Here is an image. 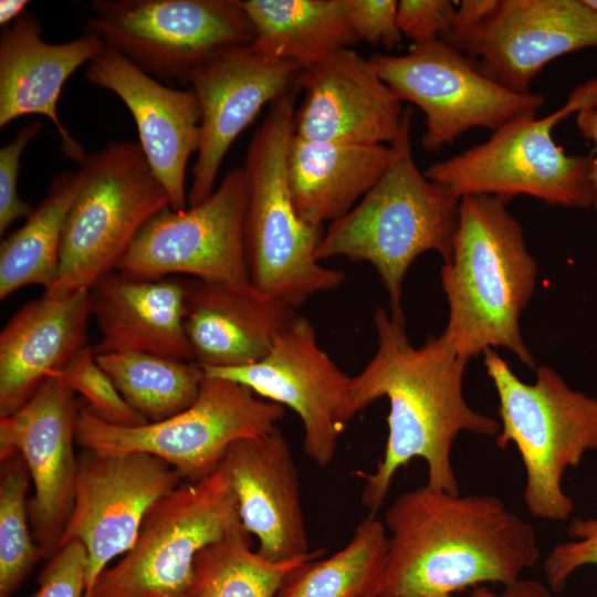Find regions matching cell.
Wrapping results in <instances>:
<instances>
[{
    "label": "cell",
    "mask_w": 597,
    "mask_h": 597,
    "mask_svg": "<svg viewBox=\"0 0 597 597\" xmlns=\"http://www.w3.org/2000/svg\"><path fill=\"white\" fill-rule=\"evenodd\" d=\"M375 355L356 376L341 413L344 427L375 400H389L388 436L381 459L364 481L363 506L375 516L388 496L395 474L413 459L426 461L429 486L460 494L451 460L462 431L496 437L500 421L472 409L463 396L469 360L461 358L440 334L421 347L411 345L405 320L384 308L374 314Z\"/></svg>",
    "instance_id": "6da1fadb"
},
{
    "label": "cell",
    "mask_w": 597,
    "mask_h": 597,
    "mask_svg": "<svg viewBox=\"0 0 597 597\" xmlns=\"http://www.w3.org/2000/svg\"><path fill=\"white\" fill-rule=\"evenodd\" d=\"M387 554L378 597H453L486 583L510 586L541 551L533 525L492 494H452L428 484L385 513Z\"/></svg>",
    "instance_id": "7a4b0ae2"
},
{
    "label": "cell",
    "mask_w": 597,
    "mask_h": 597,
    "mask_svg": "<svg viewBox=\"0 0 597 597\" xmlns=\"http://www.w3.org/2000/svg\"><path fill=\"white\" fill-rule=\"evenodd\" d=\"M440 275L449 307L441 335L461 358L503 347L536 369L520 316L534 293L537 263L505 200L489 195L460 198L452 255Z\"/></svg>",
    "instance_id": "3957f363"
},
{
    "label": "cell",
    "mask_w": 597,
    "mask_h": 597,
    "mask_svg": "<svg viewBox=\"0 0 597 597\" xmlns=\"http://www.w3.org/2000/svg\"><path fill=\"white\" fill-rule=\"evenodd\" d=\"M412 112L405 108L399 136L389 145L391 160L371 189L324 231L318 261L345 256L370 263L389 297V314L405 320L402 284L409 266L428 252L450 260L459 222L460 198L430 180L413 159Z\"/></svg>",
    "instance_id": "277c9868"
},
{
    "label": "cell",
    "mask_w": 597,
    "mask_h": 597,
    "mask_svg": "<svg viewBox=\"0 0 597 597\" xmlns=\"http://www.w3.org/2000/svg\"><path fill=\"white\" fill-rule=\"evenodd\" d=\"M301 82L270 104L253 134L243 166L248 199L244 245L250 284L296 310L311 296L333 291L345 274L316 259L323 227L303 221L287 185V153Z\"/></svg>",
    "instance_id": "5b68a950"
},
{
    "label": "cell",
    "mask_w": 597,
    "mask_h": 597,
    "mask_svg": "<svg viewBox=\"0 0 597 597\" xmlns=\"http://www.w3.org/2000/svg\"><path fill=\"white\" fill-rule=\"evenodd\" d=\"M483 364L499 397L495 444L517 448L530 514L552 522L568 520L574 502L562 489V479L597 449V399L572 389L548 366L536 367L535 381L526 384L495 348L483 352Z\"/></svg>",
    "instance_id": "8992f818"
},
{
    "label": "cell",
    "mask_w": 597,
    "mask_h": 597,
    "mask_svg": "<svg viewBox=\"0 0 597 597\" xmlns=\"http://www.w3.org/2000/svg\"><path fill=\"white\" fill-rule=\"evenodd\" d=\"M597 103V78L576 86L566 103L537 118L522 116L450 158L431 164L425 176L459 198L489 195L507 202L527 195L551 206L594 207L591 155H569L556 144L553 128L580 108Z\"/></svg>",
    "instance_id": "52a82bcc"
},
{
    "label": "cell",
    "mask_w": 597,
    "mask_h": 597,
    "mask_svg": "<svg viewBox=\"0 0 597 597\" xmlns=\"http://www.w3.org/2000/svg\"><path fill=\"white\" fill-rule=\"evenodd\" d=\"M80 166L86 177L65 219L50 296L90 290L116 270L146 222L170 206L138 143L111 142Z\"/></svg>",
    "instance_id": "ba28073f"
},
{
    "label": "cell",
    "mask_w": 597,
    "mask_h": 597,
    "mask_svg": "<svg viewBox=\"0 0 597 597\" xmlns=\"http://www.w3.org/2000/svg\"><path fill=\"white\" fill-rule=\"evenodd\" d=\"M285 407L261 399L244 385L205 375L195 402L157 422L117 427L82 407L75 441L100 453H149L167 462L182 481L197 482L223 461L238 440L276 430Z\"/></svg>",
    "instance_id": "9c48e42d"
},
{
    "label": "cell",
    "mask_w": 597,
    "mask_h": 597,
    "mask_svg": "<svg viewBox=\"0 0 597 597\" xmlns=\"http://www.w3.org/2000/svg\"><path fill=\"white\" fill-rule=\"evenodd\" d=\"M240 523L237 495L221 463L160 498L132 548L98 576L86 597H186L198 553Z\"/></svg>",
    "instance_id": "30bf717a"
},
{
    "label": "cell",
    "mask_w": 597,
    "mask_h": 597,
    "mask_svg": "<svg viewBox=\"0 0 597 597\" xmlns=\"http://www.w3.org/2000/svg\"><path fill=\"white\" fill-rule=\"evenodd\" d=\"M86 31L158 82L185 85L227 50L251 45L239 0H93Z\"/></svg>",
    "instance_id": "8fae6325"
},
{
    "label": "cell",
    "mask_w": 597,
    "mask_h": 597,
    "mask_svg": "<svg viewBox=\"0 0 597 597\" xmlns=\"http://www.w3.org/2000/svg\"><path fill=\"white\" fill-rule=\"evenodd\" d=\"M381 80L401 101L425 114L421 146L439 151L472 128L491 132L522 116H536L540 93H517L484 75L475 62L441 39L412 44L402 55L373 54Z\"/></svg>",
    "instance_id": "7c38bea8"
},
{
    "label": "cell",
    "mask_w": 597,
    "mask_h": 597,
    "mask_svg": "<svg viewBox=\"0 0 597 597\" xmlns=\"http://www.w3.org/2000/svg\"><path fill=\"white\" fill-rule=\"evenodd\" d=\"M248 184L243 167L229 171L197 206H170L138 232L116 270L142 279L188 274L192 279L250 284L244 219Z\"/></svg>",
    "instance_id": "4fadbf2b"
},
{
    "label": "cell",
    "mask_w": 597,
    "mask_h": 597,
    "mask_svg": "<svg viewBox=\"0 0 597 597\" xmlns=\"http://www.w3.org/2000/svg\"><path fill=\"white\" fill-rule=\"evenodd\" d=\"M181 482L171 465L153 454L82 449L73 509L57 548L74 540L85 546L86 593L109 562L132 548L149 509Z\"/></svg>",
    "instance_id": "5bb4252c"
},
{
    "label": "cell",
    "mask_w": 597,
    "mask_h": 597,
    "mask_svg": "<svg viewBox=\"0 0 597 597\" xmlns=\"http://www.w3.org/2000/svg\"><path fill=\"white\" fill-rule=\"evenodd\" d=\"M440 39L472 59L484 75L526 94L547 63L597 46V13L583 0H499L474 28Z\"/></svg>",
    "instance_id": "9a60e30c"
},
{
    "label": "cell",
    "mask_w": 597,
    "mask_h": 597,
    "mask_svg": "<svg viewBox=\"0 0 597 597\" xmlns=\"http://www.w3.org/2000/svg\"><path fill=\"white\" fill-rule=\"evenodd\" d=\"M203 371L244 385L256 396L291 408L302 421L304 453L320 467L334 461L345 429L341 413L352 377L321 348L307 318L297 315L260 362Z\"/></svg>",
    "instance_id": "2e32d148"
},
{
    "label": "cell",
    "mask_w": 597,
    "mask_h": 597,
    "mask_svg": "<svg viewBox=\"0 0 597 597\" xmlns=\"http://www.w3.org/2000/svg\"><path fill=\"white\" fill-rule=\"evenodd\" d=\"M83 406L56 373L23 406L0 418V457L18 452L28 467L34 486L29 520L45 557L56 552L73 509L75 432Z\"/></svg>",
    "instance_id": "e0dca14e"
},
{
    "label": "cell",
    "mask_w": 597,
    "mask_h": 597,
    "mask_svg": "<svg viewBox=\"0 0 597 597\" xmlns=\"http://www.w3.org/2000/svg\"><path fill=\"white\" fill-rule=\"evenodd\" d=\"M302 71L295 63L262 56L248 45L224 51L189 75L187 84L198 98L201 121L188 207L213 192L232 143L265 104L300 83Z\"/></svg>",
    "instance_id": "ac0fdd59"
},
{
    "label": "cell",
    "mask_w": 597,
    "mask_h": 597,
    "mask_svg": "<svg viewBox=\"0 0 597 597\" xmlns=\"http://www.w3.org/2000/svg\"><path fill=\"white\" fill-rule=\"evenodd\" d=\"M304 98L296 107L295 135L316 142L391 145L400 134L402 101L371 61L352 48L304 69Z\"/></svg>",
    "instance_id": "d6986e66"
},
{
    "label": "cell",
    "mask_w": 597,
    "mask_h": 597,
    "mask_svg": "<svg viewBox=\"0 0 597 597\" xmlns=\"http://www.w3.org/2000/svg\"><path fill=\"white\" fill-rule=\"evenodd\" d=\"M87 80L115 93L136 123L139 145L156 178L166 189L170 208H188L186 168L200 143L201 111L192 88L176 90L143 72L104 45L86 67Z\"/></svg>",
    "instance_id": "ffe728a7"
},
{
    "label": "cell",
    "mask_w": 597,
    "mask_h": 597,
    "mask_svg": "<svg viewBox=\"0 0 597 597\" xmlns=\"http://www.w3.org/2000/svg\"><path fill=\"white\" fill-rule=\"evenodd\" d=\"M222 464L237 495L240 522L258 538L256 552L273 562L308 554L298 472L279 429L235 441Z\"/></svg>",
    "instance_id": "44dd1931"
},
{
    "label": "cell",
    "mask_w": 597,
    "mask_h": 597,
    "mask_svg": "<svg viewBox=\"0 0 597 597\" xmlns=\"http://www.w3.org/2000/svg\"><path fill=\"white\" fill-rule=\"evenodd\" d=\"M297 315L251 284L186 280L184 328L203 369L260 362Z\"/></svg>",
    "instance_id": "7402d4cb"
},
{
    "label": "cell",
    "mask_w": 597,
    "mask_h": 597,
    "mask_svg": "<svg viewBox=\"0 0 597 597\" xmlns=\"http://www.w3.org/2000/svg\"><path fill=\"white\" fill-rule=\"evenodd\" d=\"M104 45L90 31L69 42L46 43L41 23L27 11L6 27L0 36V127L21 116L43 115L56 127L65 156L80 165L87 154L61 123L57 102L66 80Z\"/></svg>",
    "instance_id": "603a6c76"
},
{
    "label": "cell",
    "mask_w": 597,
    "mask_h": 597,
    "mask_svg": "<svg viewBox=\"0 0 597 597\" xmlns=\"http://www.w3.org/2000/svg\"><path fill=\"white\" fill-rule=\"evenodd\" d=\"M88 290L23 305L0 334V418L23 406L87 346Z\"/></svg>",
    "instance_id": "cb8c5ba5"
},
{
    "label": "cell",
    "mask_w": 597,
    "mask_h": 597,
    "mask_svg": "<svg viewBox=\"0 0 597 597\" xmlns=\"http://www.w3.org/2000/svg\"><path fill=\"white\" fill-rule=\"evenodd\" d=\"M88 293L101 331L95 355L138 352L192 362L184 328L185 279H142L114 270Z\"/></svg>",
    "instance_id": "d4e9b609"
},
{
    "label": "cell",
    "mask_w": 597,
    "mask_h": 597,
    "mask_svg": "<svg viewBox=\"0 0 597 597\" xmlns=\"http://www.w3.org/2000/svg\"><path fill=\"white\" fill-rule=\"evenodd\" d=\"M391 157L388 145L316 142L294 134L287 185L298 217L315 227L342 218L378 181Z\"/></svg>",
    "instance_id": "484cf974"
},
{
    "label": "cell",
    "mask_w": 597,
    "mask_h": 597,
    "mask_svg": "<svg viewBox=\"0 0 597 597\" xmlns=\"http://www.w3.org/2000/svg\"><path fill=\"white\" fill-rule=\"evenodd\" d=\"M251 21L258 54L302 70L359 42L342 0H239Z\"/></svg>",
    "instance_id": "4316f807"
},
{
    "label": "cell",
    "mask_w": 597,
    "mask_h": 597,
    "mask_svg": "<svg viewBox=\"0 0 597 597\" xmlns=\"http://www.w3.org/2000/svg\"><path fill=\"white\" fill-rule=\"evenodd\" d=\"M85 177L82 166L57 174L24 224L1 241L0 300L30 284L51 289L57 275L65 219Z\"/></svg>",
    "instance_id": "83f0119b"
},
{
    "label": "cell",
    "mask_w": 597,
    "mask_h": 597,
    "mask_svg": "<svg viewBox=\"0 0 597 597\" xmlns=\"http://www.w3.org/2000/svg\"><path fill=\"white\" fill-rule=\"evenodd\" d=\"M251 534L240 523L196 556L186 597H275L286 576L325 551L273 562L252 548Z\"/></svg>",
    "instance_id": "f1b7e54d"
},
{
    "label": "cell",
    "mask_w": 597,
    "mask_h": 597,
    "mask_svg": "<svg viewBox=\"0 0 597 597\" xmlns=\"http://www.w3.org/2000/svg\"><path fill=\"white\" fill-rule=\"evenodd\" d=\"M95 359L147 422L161 421L191 406L205 377L195 362L147 353H106Z\"/></svg>",
    "instance_id": "f546056e"
},
{
    "label": "cell",
    "mask_w": 597,
    "mask_h": 597,
    "mask_svg": "<svg viewBox=\"0 0 597 597\" xmlns=\"http://www.w3.org/2000/svg\"><path fill=\"white\" fill-rule=\"evenodd\" d=\"M387 544L384 522L368 515L343 548L295 567L275 597H358L379 587Z\"/></svg>",
    "instance_id": "4dcf8cb0"
},
{
    "label": "cell",
    "mask_w": 597,
    "mask_h": 597,
    "mask_svg": "<svg viewBox=\"0 0 597 597\" xmlns=\"http://www.w3.org/2000/svg\"><path fill=\"white\" fill-rule=\"evenodd\" d=\"M0 461V597H10L45 553L31 534L28 467L18 452Z\"/></svg>",
    "instance_id": "1f68e13d"
},
{
    "label": "cell",
    "mask_w": 597,
    "mask_h": 597,
    "mask_svg": "<svg viewBox=\"0 0 597 597\" xmlns=\"http://www.w3.org/2000/svg\"><path fill=\"white\" fill-rule=\"evenodd\" d=\"M57 374L64 385L74 394H78L85 407L102 421L117 427L147 423L100 367L94 349L88 345Z\"/></svg>",
    "instance_id": "d6a6232c"
},
{
    "label": "cell",
    "mask_w": 597,
    "mask_h": 597,
    "mask_svg": "<svg viewBox=\"0 0 597 597\" xmlns=\"http://www.w3.org/2000/svg\"><path fill=\"white\" fill-rule=\"evenodd\" d=\"M567 534L572 540L554 546L544 562L545 578L554 591H561L578 568L597 567V519H573Z\"/></svg>",
    "instance_id": "836d02e7"
},
{
    "label": "cell",
    "mask_w": 597,
    "mask_h": 597,
    "mask_svg": "<svg viewBox=\"0 0 597 597\" xmlns=\"http://www.w3.org/2000/svg\"><path fill=\"white\" fill-rule=\"evenodd\" d=\"M86 548L80 541H71L49 557L30 597H86Z\"/></svg>",
    "instance_id": "e575fe53"
},
{
    "label": "cell",
    "mask_w": 597,
    "mask_h": 597,
    "mask_svg": "<svg viewBox=\"0 0 597 597\" xmlns=\"http://www.w3.org/2000/svg\"><path fill=\"white\" fill-rule=\"evenodd\" d=\"M39 121L27 123L14 138L0 149V234L17 220L28 218L33 211L18 195L20 158L27 145L39 135Z\"/></svg>",
    "instance_id": "d590c367"
},
{
    "label": "cell",
    "mask_w": 597,
    "mask_h": 597,
    "mask_svg": "<svg viewBox=\"0 0 597 597\" xmlns=\"http://www.w3.org/2000/svg\"><path fill=\"white\" fill-rule=\"evenodd\" d=\"M349 28L358 41L392 49L401 43L396 0H342Z\"/></svg>",
    "instance_id": "8d00e7d4"
},
{
    "label": "cell",
    "mask_w": 597,
    "mask_h": 597,
    "mask_svg": "<svg viewBox=\"0 0 597 597\" xmlns=\"http://www.w3.org/2000/svg\"><path fill=\"white\" fill-rule=\"evenodd\" d=\"M458 1L400 0L397 22L400 32L413 44L440 39L452 29Z\"/></svg>",
    "instance_id": "74e56055"
},
{
    "label": "cell",
    "mask_w": 597,
    "mask_h": 597,
    "mask_svg": "<svg viewBox=\"0 0 597 597\" xmlns=\"http://www.w3.org/2000/svg\"><path fill=\"white\" fill-rule=\"evenodd\" d=\"M498 1L499 0H462L458 2L452 29L450 31L460 32L474 28L493 12Z\"/></svg>",
    "instance_id": "f35d334b"
},
{
    "label": "cell",
    "mask_w": 597,
    "mask_h": 597,
    "mask_svg": "<svg viewBox=\"0 0 597 597\" xmlns=\"http://www.w3.org/2000/svg\"><path fill=\"white\" fill-rule=\"evenodd\" d=\"M467 597H553V595L541 582L519 579L514 584L505 586L501 594H495L486 586L481 585L474 587Z\"/></svg>",
    "instance_id": "ab89813d"
},
{
    "label": "cell",
    "mask_w": 597,
    "mask_h": 597,
    "mask_svg": "<svg viewBox=\"0 0 597 597\" xmlns=\"http://www.w3.org/2000/svg\"><path fill=\"white\" fill-rule=\"evenodd\" d=\"M575 122L583 138L594 145L590 179L595 193L594 208L597 210V103L580 108Z\"/></svg>",
    "instance_id": "60d3db41"
},
{
    "label": "cell",
    "mask_w": 597,
    "mask_h": 597,
    "mask_svg": "<svg viewBox=\"0 0 597 597\" xmlns=\"http://www.w3.org/2000/svg\"><path fill=\"white\" fill-rule=\"evenodd\" d=\"M30 2L27 0H1L0 1V25L8 27L10 22H14L24 12Z\"/></svg>",
    "instance_id": "b9f144b4"
},
{
    "label": "cell",
    "mask_w": 597,
    "mask_h": 597,
    "mask_svg": "<svg viewBox=\"0 0 597 597\" xmlns=\"http://www.w3.org/2000/svg\"><path fill=\"white\" fill-rule=\"evenodd\" d=\"M378 594H379V587H375L358 597H378Z\"/></svg>",
    "instance_id": "7bdbcfd3"
},
{
    "label": "cell",
    "mask_w": 597,
    "mask_h": 597,
    "mask_svg": "<svg viewBox=\"0 0 597 597\" xmlns=\"http://www.w3.org/2000/svg\"><path fill=\"white\" fill-rule=\"evenodd\" d=\"M584 3L597 13V0H583Z\"/></svg>",
    "instance_id": "ee69618b"
}]
</instances>
